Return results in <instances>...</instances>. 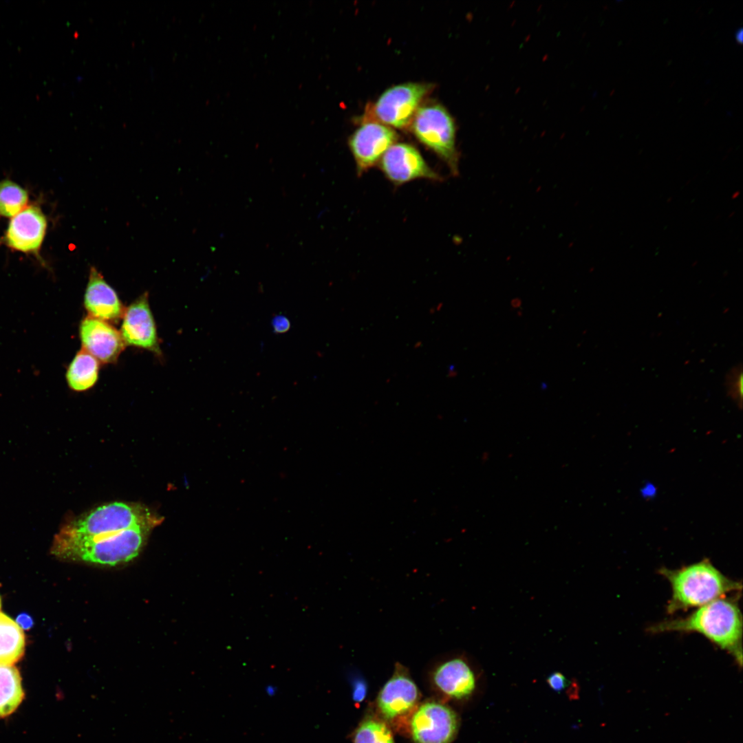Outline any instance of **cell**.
Listing matches in <instances>:
<instances>
[{"label":"cell","mask_w":743,"mask_h":743,"mask_svg":"<svg viewBox=\"0 0 743 743\" xmlns=\"http://www.w3.org/2000/svg\"><path fill=\"white\" fill-rule=\"evenodd\" d=\"M25 636L20 626L0 612V665H11L23 656Z\"/></svg>","instance_id":"2e32d148"},{"label":"cell","mask_w":743,"mask_h":743,"mask_svg":"<svg viewBox=\"0 0 743 743\" xmlns=\"http://www.w3.org/2000/svg\"><path fill=\"white\" fill-rule=\"evenodd\" d=\"M47 221L36 206L25 207L14 216L6 234L7 244L23 252H36L43 242Z\"/></svg>","instance_id":"4fadbf2b"},{"label":"cell","mask_w":743,"mask_h":743,"mask_svg":"<svg viewBox=\"0 0 743 743\" xmlns=\"http://www.w3.org/2000/svg\"><path fill=\"white\" fill-rule=\"evenodd\" d=\"M659 573L671 585V597L667 606L670 614L701 607L742 590L741 582L724 575L707 559L677 570L662 568Z\"/></svg>","instance_id":"3957f363"},{"label":"cell","mask_w":743,"mask_h":743,"mask_svg":"<svg viewBox=\"0 0 743 743\" xmlns=\"http://www.w3.org/2000/svg\"><path fill=\"white\" fill-rule=\"evenodd\" d=\"M83 304L88 316L107 322L118 321L125 310L116 290L94 266L89 270Z\"/></svg>","instance_id":"5bb4252c"},{"label":"cell","mask_w":743,"mask_h":743,"mask_svg":"<svg viewBox=\"0 0 743 743\" xmlns=\"http://www.w3.org/2000/svg\"><path fill=\"white\" fill-rule=\"evenodd\" d=\"M738 596L721 597L705 604L685 618L666 620L650 626L653 634L697 632L731 655L742 665V616Z\"/></svg>","instance_id":"7a4b0ae2"},{"label":"cell","mask_w":743,"mask_h":743,"mask_svg":"<svg viewBox=\"0 0 743 743\" xmlns=\"http://www.w3.org/2000/svg\"><path fill=\"white\" fill-rule=\"evenodd\" d=\"M398 136L389 127L376 121L363 122L351 135L348 145L354 157L358 176L379 163Z\"/></svg>","instance_id":"ba28073f"},{"label":"cell","mask_w":743,"mask_h":743,"mask_svg":"<svg viewBox=\"0 0 743 743\" xmlns=\"http://www.w3.org/2000/svg\"><path fill=\"white\" fill-rule=\"evenodd\" d=\"M432 89L430 84L405 83L386 89L369 111L376 122L398 129L409 126L424 98Z\"/></svg>","instance_id":"5b68a950"},{"label":"cell","mask_w":743,"mask_h":743,"mask_svg":"<svg viewBox=\"0 0 743 743\" xmlns=\"http://www.w3.org/2000/svg\"><path fill=\"white\" fill-rule=\"evenodd\" d=\"M379 164L386 178L397 186L417 179L442 180L441 175L428 165L419 151L405 142H396L391 146Z\"/></svg>","instance_id":"52a82bcc"},{"label":"cell","mask_w":743,"mask_h":743,"mask_svg":"<svg viewBox=\"0 0 743 743\" xmlns=\"http://www.w3.org/2000/svg\"><path fill=\"white\" fill-rule=\"evenodd\" d=\"M272 326L276 334H282L290 330V322L286 316L278 314L272 318Z\"/></svg>","instance_id":"603a6c76"},{"label":"cell","mask_w":743,"mask_h":743,"mask_svg":"<svg viewBox=\"0 0 743 743\" xmlns=\"http://www.w3.org/2000/svg\"><path fill=\"white\" fill-rule=\"evenodd\" d=\"M100 362L83 349L78 352L66 372L68 386L75 391L92 388L98 379Z\"/></svg>","instance_id":"9a60e30c"},{"label":"cell","mask_w":743,"mask_h":743,"mask_svg":"<svg viewBox=\"0 0 743 743\" xmlns=\"http://www.w3.org/2000/svg\"><path fill=\"white\" fill-rule=\"evenodd\" d=\"M641 492H642V495L645 497H649L651 496L654 495V494L656 493V488L653 484H647L645 486H643V488L641 490Z\"/></svg>","instance_id":"d4e9b609"},{"label":"cell","mask_w":743,"mask_h":743,"mask_svg":"<svg viewBox=\"0 0 743 743\" xmlns=\"http://www.w3.org/2000/svg\"><path fill=\"white\" fill-rule=\"evenodd\" d=\"M729 380V391L732 396L739 402L742 401V372L735 369L732 372Z\"/></svg>","instance_id":"ffe728a7"},{"label":"cell","mask_w":743,"mask_h":743,"mask_svg":"<svg viewBox=\"0 0 743 743\" xmlns=\"http://www.w3.org/2000/svg\"><path fill=\"white\" fill-rule=\"evenodd\" d=\"M352 698L356 702H361L365 698L367 691L366 682L360 678L353 680Z\"/></svg>","instance_id":"7402d4cb"},{"label":"cell","mask_w":743,"mask_h":743,"mask_svg":"<svg viewBox=\"0 0 743 743\" xmlns=\"http://www.w3.org/2000/svg\"><path fill=\"white\" fill-rule=\"evenodd\" d=\"M23 698L24 691L18 669L11 665H0V718L12 713Z\"/></svg>","instance_id":"e0dca14e"},{"label":"cell","mask_w":743,"mask_h":743,"mask_svg":"<svg viewBox=\"0 0 743 743\" xmlns=\"http://www.w3.org/2000/svg\"><path fill=\"white\" fill-rule=\"evenodd\" d=\"M162 518L136 503L112 502L67 522L52 552L67 561L116 566L136 558Z\"/></svg>","instance_id":"6da1fadb"},{"label":"cell","mask_w":743,"mask_h":743,"mask_svg":"<svg viewBox=\"0 0 743 743\" xmlns=\"http://www.w3.org/2000/svg\"><path fill=\"white\" fill-rule=\"evenodd\" d=\"M458 728L456 713L449 706L436 701L420 705L410 722L411 736L416 743H451Z\"/></svg>","instance_id":"8992f818"},{"label":"cell","mask_w":743,"mask_h":743,"mask_svg":"<svg viewBox=\"0 0 743 743\" xmlns=\"http://www.w3.org/2000/svg\"><path fill=\"white\" fill-rule=\"evenodd\" d=\"M411 129L416 138L446 163L453 175H457L456 127L449 112L439 104L421 105L413 118Z\"/></svg>","instance_id":"277c9868"},{"label":"cell","mask_w":743,"mask_h":743,"mask_svg":"<svg viewBox=\"0 0 743 743\" xmlns=\"http://www.w3.org/2000/svg\"><path fill=\"white\" fill-rule=\"evenodd\" d=\"M79 336L82 349L100 363H115L126 345L120 332L109 322L89 316L82 320Z\"/></svg>","instance_id":"7c38bea8"},{"label":"cell","mask_w":743,"mask_h":743,"mask_svg":"<svg viewBox=\"0 0 743 743\" xmlns=\"http://www.w3.org/2000/svg\"><path fill=\"white\" fill-rule=\"evenodd\" d=\"M546 681L549 687L557 692L564 690L570 685V682L566 677L559 671L551 674Z\"/></svg>","instance_id":"44dd1931"},{"label":"cell","mask_w":743,"mask_h":743,"mask_svg":"<svg viewBox=\"0 0 743 743\" xmlns=\"http://www.w3.org/2000/svg\"><path fill=\"white\" fill-rule=\"evenodd\" d=\"M353 743H395L388 726L375 718L363 720L354 732Z\"/></svg>","instance_id":"d6986e66"},{"label":"cell","mask_w":743,"mask_h":743,"mask_svg":"<svg viewBox=\"0 0 743 743\" xmlns=\"http://www.w3.org/2000/svg\"><path fill=\"white\" fill-rule=\"evenodd\" d=\"M431 680L444 695L453 699H464L475 691L477 675L468 656L459 654L438 664L432 671Z\"/></svg>","instance_id":"8fae6325"},{"label":"cell","mask_w":743,"mask_h":743,"mask_svg":"<svg viewBox=\"0 0 743 743\" xmlns=\"http://www.w3.org/2000/svg\"><path fill=\"white\" fill-rule=\"evenodd\" d=\"M1 598H0V609H1Z\"/></svg>","instance_id":"484cf974"},{"label":"cell","mask_w":743,"mask_h":743,"mask_svg":"<svg viewBox=\"0 0 743 743\" xmlns=\"http://www.w3.org/2000/svg\"><path fill=\"white\" fill-rule=\"evenodd\" d=\"M122 319L120 334L125 345L149 350L158 356L162 354L147 292L125 310Z\"/></svg>","instance_id":"9c48e42d"},{"label":"cell","mask_w":743,"mask_h":743,"mask_svg":"<svg viewBox=\"0 0 743 743\" xmlns=\"http://www.w3.org/2000/svg\"><path fill=\"white\" fill-rule=\"evenodd\" d=\"M25 190L9 180L0 182V214L10 217L23 211L28 202Z\"/></svg>","instance_id":"ac0fdd59"},{"label":"cell","mask_w":743,"mask_h":743,"mask_svg":"<svg viewBox=\"0 0 743 743\" xmlns=\"http://www.w3.org/2000/svg\"><path fill=\"white\" fill-rule=\"evenodd\" d=\"M17 623L23 629H28L33 625V620L30 616L25 613L19 614L16 620Z\"/></svg>","instance_id":"cb8c5ba5"},{"label":"cell","mask_w":743,"mask_h":743,"mask_svg":"<svg viewBox=\"0 0 743 743\" xmlns=\"http://www.w3.org/2000/svg\"><path fill=\"white\" fill-rule=\"evenodd\" d=\"M419 698V689L407 669L396 663L392 676L379 691L376 705L384 718L393 720L411 710Z\"/></svg>","instance_id":"30bf717a"}]
</instances>
